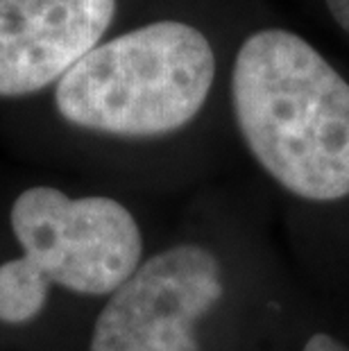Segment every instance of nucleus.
<instances>
[{"label": "nucleus", "instance_id": "1", "mask_svg": "<svg viewBox=\"0 0 349 351\" xmlns=\"http://www.w3.org/2000/svg\"><path fill=\"white\" fill-rule=\"evenodd\" d=\"M232 102L252 156L288 193L349 195V84L288 29L250 34L236 55Z\"/></svg>", "mask_w": 349, "mask_h": 351}, {"label": "nucleus", "instance_id": "2", "mask_svg": "<svg viewBox=\"0 0 349 351\" xmlns=\"http://www.w3.org/2000/svg\"><path fill=\"white\" fill-rule=\"evenodd\" d=\"M215 77L206 36L159 21L95 46L59 80L55 104L66 121L114 136H161L200 114Z\"/></svg>", "mask_w": 349, "mask_h": 351}, {"label": "nucleus", "instance_id": "3", "mask_svg": "<svg viewBox=\"0 0 349 351\" xmlns=\"http://www.w3.org/2000/svg\"><path fill=\"white\" fill-rule=\"evenodd\" d=\"M23 256L50 283L111 295L139 270L143 238L134 215L109 197H66L50 186L23 191L12 206Z\"/></svg>", "mask_w": 349, "mask_h": 351}, {"label": "nucleus", "instance_id": "4", "mask_svg": "<svg viewBox=\"0 0 349 351\" xmlns=\"http://www.w3.org/2000/svg\"><path fill=\"white\" fill-rule=\"evenodd\" d=\"M220 297L222 270L209 250L159 252L111 293L88 351H197L195 324Z\"/></svg>", "mask_w": 349, "mask_h": 351}, {"label": "nucleus", "instance_id": "5", "mask_svg": "<svg viewBox=\"0 0 349 351\" xmlns=\"http://www.w3.org/2000/svg\"><path fill=\"white\" fill-rule=\"evenodd\" d=\"M116 0H0V95L62 80L107 32Z\"/></svg>", "mask_w": 349, "mask_h": 351}, {"label": "nucleus", "instance_id": "6", "mask_svg": "<svg viewBox=\"0 0 349 351\" xmlns=\"http://www.w3.org/2000/svg\"><path fill=\"white\" fill-rule=\"evenodd\" d=\"M50 279L32 261L21 256L0 265V319L21 324L36 317L48 300Z\"/></svg>", "mask_w": 349, "mask_h": 351}, {"label": "nucleus", "instance_id": "7", "mask_svg": "<svg viewBox=\"0 0 349 351\" xmlns=\"http://www.w3.org/2000/svg\"><path fill=\"white\" fill-rule=\"evenodd\" d=\"M302 351H349V347L340 340L331 338L329 333H315L306 340Z\"/></svg>", "mask_w": 349, "mask_h": 351}, {"label": "nucleus", "instance_id": "8", "mask_svg": "<svg viewBox=\"0 0 349 351\" xmlns=\"http://www.w3.org/2000/svg\"><path fill=\"white\" fill-rule=\"evenodd\" d=\"M333 21L349 34V0H326Z\"/></svg>", "mask_w": 349, "mask_h": 351}]
</instances>
